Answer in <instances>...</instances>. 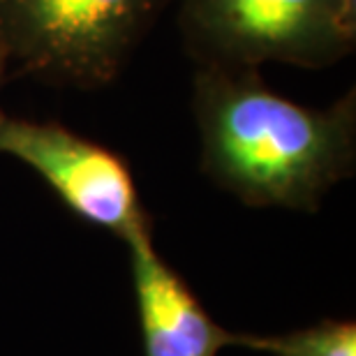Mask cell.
Returning a JSON list of instances; mask_svg holds the SVG:
<instances>
[{
  "label": "cell",
  "mask_w": 356,
  "mask_h": 356,
  "mask_svg": "<svg viewBox=\"0 0 356 356\" xmlns=\"http://www.w3.org/2000/svg\"><path fill=\"white\" fill-rule=\"evenodd\" d=\"M192 106L202 172L248 206L315 211L354 172V88L317 109L277 95L257 67L199 65Z\"/></svg>",
  "instance_id": "1"
},
{
  "label": "cell",
  "mask_w": 356,
  "mask_h": 356,
  "mask_svg": "<svg viewBox=\"0 0 356 356\" xmlns=\"http://www.w3.org/2000/svg\"><path fill=\"white\" fill-rule=\"evenodd\" d=\"M185 44L199 65L326 67L356 47V0H181Z\"/></svg>",
  "instance_id": "2"
},
{
  "label": "cell",
  "mask_w": 356,
  "mask_h": 356,
  "mask_svg": "<svg viewBox=\"0 0 356 356\" xmlns=\"http://www.w3.org/2000/svg\"><path fill=\"white\" fill-rule=\"evenodd\" d=\"M165 0H0L10 67L47 81L102 86L120 72Z\"/></svg>",
  "instance_id": "3"
},
{
  "label": "cell",
  "mask_w": 356,
  "mask_h": 356,
  "mask_svg": "<svg viewBox=\"0 0 356 356\" xmlns=\"http://www.w3.org/2000/svg\"><path fill=\"white\" fill-rule=\"evenodd\" d=\"M0 153L33 169L63 204L123 243L151 232L127 162L97 141L54 120H28L0 111Z\"/></svg>",
  "instance_id": "4"
},
{
  "label": "cell",
  "mask_w": 356,
  "mask_h": 356,
  "mask_svg": "<svg viewBox=\"0 0 356 356\" xmlns=\"http://www.w3.org/2000/svg\"><path fill=\"white\" fill-rule=\"evenodd\" d=\"M137 296L141 340L146 356H218L227 347V331L213 322L199 298L160 257L153 234L127 241Z\"/></svg>",
  "instance_id": "5"
},
{
  "label": "cell",
  "mask_w": 356,
  "mask_h": 356,
  "mask_svg": "<svg viewBox=\"0 0 356 356\" xmlns=\"http://www.w3.org/2000/svg\"><path fill=\"white\" fill-rule=\"evenodd\" d=\"M229 345L270 356H356V324L345 319H322L315 326L280 336L227 331V347Z\"/></svg>",
  "instance_id": "6"
},
{
  "label": "cell",
  "mask_w": 356,
  "mask_h": 356,
  "mask_svg": "<svg viewBox=\"0 0 356 356\" xmlns=\"http://www.w3.org/2000/svg\"><path fill=\"white\" fill-rule=\"evenodd\" d=\"M10 60H7V54L3 51V47H0V88H3V83L7 81V74H10Z\"/></svg>",
  "instance_id": "7"
}]
</instances>
